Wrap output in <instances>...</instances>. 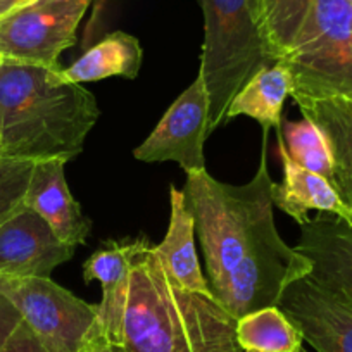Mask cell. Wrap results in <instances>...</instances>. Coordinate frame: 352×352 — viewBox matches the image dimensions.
I'll list each match as a JSON object with an SVG mask.
<instances>
[{"mask_svg":"<svg viewBox=\"0 0 352 352\" xmlns=\"http://www.w3.org/2000/svg\"><path fill=\"white\" fill-rule=\"evenodd\" d=\"M266 148L268 133H263L259 168L249 184H223L202 169L187 175L184 187L208 283L235 320L278 306L287 287L311 273L309 259L287 245L276 230Z\"/></svg>","mask_w":352,"mask_h":352,"instance_id":"obj_1","label":"cell"},{"mask_svg":"<svg viewBox=\"0 0 352 352\" xmlns=\"http://www.w3.org/2000/svg\"><path fill=\"white\" fill-rule=\"evenodd\" d=\"M59 69L0 59L2 155L18 161H64L81 154L100 116L83 85L67 83Z\"/></svg>","mask_w":352,"mask_h":352,"instance_id":"obj_2","label":"cell"},{"mask_svg":"<svg viewBox=\"0 0 352 352\" xmlns=\"http://www.w3.org/2000/svg\"><path fill=\"white\" fill-rule=\"evenodd\" d=\"M236 320L216 299L182 289L145 239L131 268L120 345L126 352H242Z\"/></svg>","mask_w":352,"mask_h":352,"instance_id":"obj_3","label":"cell"},{"mask_svg":"<svg viewBox=\"0 0 352 352\" xmlns=\"http://www.w3.org/2000/svg\"><path fill=\"white\" fill-rule=\"evenodd\" d=\"M204 14L199 76L209 97V133L226 123L240 88L276 60L266 50L256 16V0H199Z\"/></svg>","mask_w":352,"mask_h":352,"instance_id":"obj_4","label":"cell"},{"mask_svg":"<svg viewBox=\"0 0 352 352\" xmlns=\"http://www.w3.org/2000/svg\"><path fill=\"white\" fill-rule=\"evenodd\" d=\"M282 63L292 73V96L352 94L351 2L314 0Z\"/></svg>","mask_w":352,"mask_h":352,"instance_id":"obj_5","label":"cell"},{"mask_svg":"<svg viewBox=\"0 0 352 352\" xmlns=\"http://www.w3.org/2000/svg\"><path fill=\"white\" fill-rule=\"evenodd\" d=\"M0 292L49 352H87L104 335L99 306L85 302L52 278L0 276Z\"/></svg>","mask_w":352,"mask_h":352,"instance_id":"obj_6","label":"cell"},{"mask_svg":"<svg viewBox=\"0 0 352 352\" xmlns=\"http://www.w3.org/2000/svg\"><path fill=\"white\" fill-rule=\"evenodd\" d=\"M94 0H21L0 16V59L60 69Z\"/></svg>","mask_w":352,"mask_h":352,"instance_id":"obj_7","label":"cell"},{"mask_svg":"<svg viewBox=\"0 0 352 352\" xmlns=\"http://www.w3.org/2000/svg\"><path fill=\"white\" fill-rule=\"evenodd\" d=\"M209 97L204 80L194 83L169 106L151 135L133 151L142 162H176L187 175L206 169L209 137Z\"/></svg>","mask_w":352,"mask_h":352,"instance_id":"obj_8","label":"cell"},{"mask_svg":"<svg viewBox=\"0 0 352 352\" xmlns=\"http://www.w3.org/2000/svg\"><path fill=\"white\" fill-rule=\"evenodd\" d=\"M278 307L316 352H352V297L307 275L287 287Z\"/></svg>","mask_w":352,"mask_h":352,"instance_id":"obj_9","label":"cell"},{"mask_svg":"<svg viewBox=\"0 0 352 352\" xmlns=\"http://www.w3.org/2000/svg\"><path fill=\"white\" fill-rule=\"evenodd\" d=\"M74 250L76 247L57 239L49 223L25 202L0 223V276L50 278Z\"/></svg>","mask_w":352,"mask_h":352,"instance_id":"obj_10","label":"cell"},{"mask_svg":"<svg viewBox=\"0 0 352 352\" xmlns=\"http://www.w3.org/2000/svg\"><path fill=\"white\" fill-rule=\"evenodd\" d=\"M296 250L309 259L314 282L352 297V225L321 212L300 225Z\"/></svg>","mask_w":352,"mask_h":352,"instance_id":"obj_11","label":"cell"},{"mask_svg":"<svg viewBox=\"0 0 352 352\" xmlns=\"http://www.w3.org/2000/svg\"><path fill=\"white\" fill-rule=\"evenodd\" d=\"M66 162L42 161L33 166L25 206L38 212L57 239L67 245H85L92 233V221L83 214L66 182Z\"/></svg>","mask_w":352,"mask_h":352,"instance_id":"obj_12","label":"cell"},{"mask_svg":"<svg viewBox=\"0 0 352 352\" xmlns=\"http://www.w3.org/2000/svg\"><path fill=\"white\" fill-rule=\"evenodd\" d=\"M144 240L145 236L128 243L109 240L102 243V247L96 250L83 264L85 283L97 280L102 285L99 314L104 337L118 345H120L128 294H130L131 268H133L135 256L144 245Z\"/></svg>","mask_w":352,"mask_h":352,"instance_id":"obj_13","label":"cell"},{"mask_svg":"<svg viewBox=\"0 0 352 352\" xmlns=\"http://www.w3.org/2000/svg\"><path fill=\"white\" fill-rule=\"evenodd\" d=\"M280 161H282L283 180L282 184H273L272 201L273 206L282 209L285 214L304 225L309 221V211L335 214L352 225V212L337 194L333 185L318 173L309 171L297 164L287 152L282 128L276 130Z\"/></svg>","mask_w":352,"mask_h":352,"instance_id":"obj_14","label":"cell"},{"mask_svg":"<svg viewBox=\"0 0 352 352\" xmlns=\"http://www.w3.org/2000/svg\"><path fill=\"white\" fill-rule=\"evenodd\" d=\"M292 97L302 116L327 137L333 157L331 185L352 212V94Z\"/></svg>","mask_w":352,"mask_h":352,"instance_id":"obj_15","label":"cell"},{"mask_svg":"<svg viewBox=\"0 0 352 352\" xmlns=\"http://www.w3.org/2000/svg\"><path fill=\"white\" fill-rule=\"evenodd\" d=\"M169 226L164 240L154 245L159 261L182 289L214 299L195 250V221L185 202L184 190L169 188Z\"/></svg>","mask_w":352,"mask_h":352,"instance_id":"obj_16","label":"cell"},{"mask_svg":"<svg viewBox=\"0 0 352 352\" xmlns=\"http://www.w3.org/2000/svg\"><path fill=\"white\" fill-rule=\"evenodd\" d=\"M294 92V78L289 67L278 60L257 71L236 94L226 113V121L249 116L263 126V133L282 128V111L287 97Z\"/></svg>","mask_w":352,"mask_h":352,"instance_id":"obj_17","label":"cell"},{"mask_svg":"<svg viewBox=\"0 0 352 352\" xmlns=\"http://www.w3.org/2000/svg\"><path fill=\"white\" fill-rule=\"evenodd\" d=\"M144 50L135 36L124 32H114L104 36L97 45L88 49L71 66L60 67L57 73L67 83L100 81L111 76L135 80L140 73Z\"/></svg>","mask_w":352,"mask_h":352,"instance_id":"obj_18","label":"cell"},{"mask_svg":"<svg viewBox=\"0 0 352 352\" xmlns=\"http://www.w3.org/2000/svg\"><path fill=\"white\" fill-rule=\"evenodd\" d=\"M235 335L243 352H296L304 342L299 328L278 306L263 307L236 320Z\"/></svg>","mask_w":352,"mask_h":352,"instance_id":"obj_19","label":"cell"},{"mask_svg":"<svg viewBox=\"0 0 352 352\" xmlns=\"http://www.w3.org/2000/svg\"><path fill=\"white\" fill-rule=\"evenodd\" d=\"M313 2L314 0H256L261 35L273 60H282L292 49Z\"/></svg>","mask_w":352,"mask_h":352,"instance_id":"obj_20","label":"cell"},{"mask_svg":"<svg viewBox=\"0 0 352 352\" xmlns=\"http://www.w3.org/2000/svg\"><path fill=\"white\" fill-rule=\"evenodd\" d=\"M283 140L290 157L302 168L318 173L331 184L333 178V157L323 131L302 118L300 121H289L282 128Z\"/></svg>","mask_w":352,"mask_h":352,"instance_id":"obj_21","label":"cell"},{"mask_svg":"<svg viewBox=\"0 0 352 352\" xmlns=\"http://www.w3.org/2000/svg\"><path fill=\"white\" fill-rule=\"evenodd\" d=\"M33 166L32 161L0 157V223L25 202Z\"/></svg>","mask_w":352,"mask_h":352,"instance_id":"obj_22","label":"cell"},{"mask_svg":"<svg viewBox=\"0 0 352 352\" xmlns=\"http://www.w3.org/2000/svg\"><path fill=\"white\" fill-rule=\"evenodd\" d=\"M0 352H49L38 338L33 335V331L26 327L25 321H21L14 333L9 337V340L2 345Z\"/></svg>","mask_w":352,"mask_h":352,"instance_id":"obj_23","label":"cell"},{"mask_svg":"<svg viewBox=\"0 0 352 352\" xmlns=\"http://www.w3.org/2000/svg\"><path fill=\"white\" fill-rule=\"evenodd\" d=\"M23 318L14 304L0 292V349L9 340L16 328L21 324Z\"/></svg>","mask_w":352,"mask_h":352,"instance_id":"obj_24","label":"cell"},{"mask_svg":"<svg viewBox=\"0 0 352 352\" xmlns=\"http://www.w3.org/2000/svg\"><path fill=\"white\" fill-rule=\"evenodd\" d=\"M87 352H126V351H124L121 345L113 344L111 340H107V338L102 335V337L97 338V340L94 342L92 347L88 349Z\"/></svg>","mask_w":352,"mask_h":352,"instance_id":"obj_25","label":"cell"},{"mask_svg":"<svg viewBox=\"0 0 352 352\" xmlns=\"http://www.w3.org/2000/svg\"><path fill=\"white\" fill-rule=\"evenodd\" d=\"M19 2H21V0H0V16L6 14L9 9H12L16 4H19Z\"/></svg>","mask_w":352,"mask_h":352,"instance_id":"obj_26","label":"cell"},{"mask_svg":"<svg viewBox=\"0 0 352 352\" xmlns=\"http://www.w3.org/2000/svg\"><path fill=\"white\" fill-rule=\"evenodd\" d=\"M0 157H4V155H2V135H0Z\"/></svg>","mask_w":352,"mask_h":352,"instance_id":"obj_27","label":"cell"},{"mask_svg":"<svg viewBox=\"0 0 352 352\" xmlns=\"http://www.w3.org/2000/svg\"><path fill=\"white\" fill-rule=\"evenodd\" d=\"M242 352H243V351H242ZM296 352H307V351H306V349H304V347H300V349H297Z\"/></svg>","mask_w":352,"mask_h":352,"instance_id":"obj_28","label":"cell"},{"mask_svg":"<svg viewBox=\"0 0 352 352\" xmlns=\"http://www.w3.org/2000/svg\"><path fill=\"white\" fill-rule=\"evenodd\" d=\"M349 2H351V4H352V0H349Z\"/></svg>","mask_w":352,"mask_h":352,"instance_id":"obj_29","label":"cell"}]
</instances>
